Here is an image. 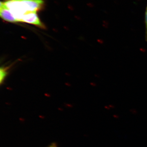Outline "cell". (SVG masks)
<instances>
[{
    "label": "cell",
    "instance_id": "277c9868",
    "mask_svg": "<svg viewBox=\"0 0 147 147\" xmlns=\"http://www.w3.org/2000/svg\"><path fill=\"white\" fill-rule=\"evenodd\" d=\"M7 67H1L0 69V83L2 84L7 74Z\"/></svg>",
    "mask_w": 147,
    "mask_h": 147
},
{
    "label": "cell",
    "instance_id": "7a4b0ae2",
    "mask_svg": "<svg viewBox=\"0 0 147 147\" xmlns=\"http://www.w3.org/2000/svg\"><path fill=\"white\" fill-rule=\"evenodd\" d=\"M23 6L27 12H36L42 8V0H21Z\"/></svg>",
    "mask_w": 147,
    "mask_h": 147
},
{
    "label": "cell",
    "instance_id": "3957f363",
    "mask_svg": "<svg viewBox=\"0 0 147 147\" xmlns=\"http://www.w3.org/2000/svg\"><path fill=\"white\" fill-rule=\"evenodd\" d=\"M0 16L3 19L7 22L12 23L18 22L10 9L7 8L2 2H1L0 5Z\"/></svg>",
    "mask_w": 147,
    "mask_h": 147
},
{
    "label": "cell",
    "instance_id": "8992f818",
    "mask_svg": "<svg viewBox=\"0 0 147 147\" xmlns=\"http://www.w3.org/2000/svg\"><path fill=\"white\" fill-rule=\"evenodd\" d=\"M46 147H58V145L57 142H54L51 143L50 145H48Z\"/></svg>",
    "mask_w": 147,
    "mask_h": 147
},
{
    "label": "cell",
    "instance_id": "6da1fadb",
    "mask_svg": "<svg viewBox=\"0 0 147 147\" xmlns=\"http://www.w3.org/2000/svg\"><path fill=\"white\" fill-rule=\"evenodd\" d=\"M21 22L35 25L41 28H45V26L40 20L36 12H29L25 13L22 17Z\"/></svg>",
    "mask_w": 147,
    "mask_h": 147
},
{
    "label": "cell",
    "instance_id": "5b68a950",
    "mask_svg": "<svg viewBox=\"0 0 147 147\" xmlns=\"http://www.w3.org/2000/svg\"><path fill=\"white\" fill-rule=\"evenodd\" d=\"M145 23L146 26V33H145V39L147 42V5L146 8L145 15Z\"/></svg>",
    "mask_w": 147,
    "mask_h": 147
}]
</instances>
